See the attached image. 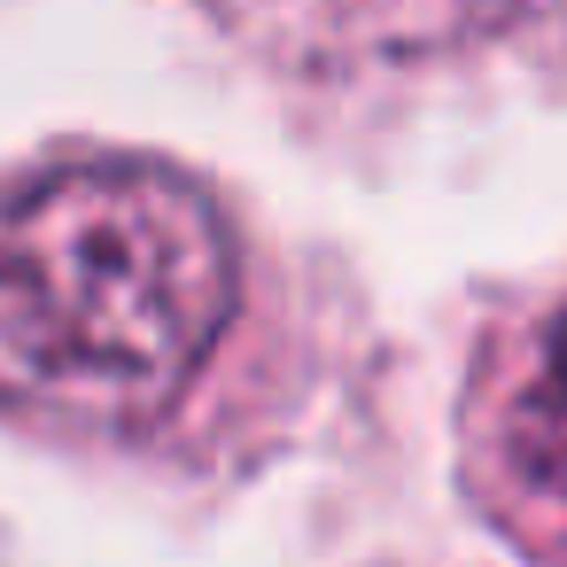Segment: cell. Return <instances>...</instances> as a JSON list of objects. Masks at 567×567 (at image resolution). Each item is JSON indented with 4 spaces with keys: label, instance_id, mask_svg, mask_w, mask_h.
I'll list each match as a JSON object with an SVG mask.
<instances>
[{
    "label": "cell",
    "instance_id": "7a4b0ae2",
    "mask_svg": "<svg viewBox=\"0 0 567 567\" xmlns=\"http://www.w3.org/2000/svg\"><path fill=\"white\" fill-rule=\"evenodd\" d=\"M497 458H505L513 513H528L544 536L567 544V319L544 334L536 365H528L520 389L505 396Z\"/></svg>",
    "mask_w": 567,
    "mask_h": 567
},
{
    "label": "cell",
    "instance_id": "6da1fadb",
    "mask_svg": "<svg viewBox=\"0 0 567 567\" xmlns=\"http://www.w3.org/2000/svg\"><path fill=\"white\" fill-rule=\"evenodd\" d=\"M234 319V241L156 164H79L0 203V404L63 427L164 420Z\"/></svg>",
    "mask_w": 567,
    "mask_h": 567
}]
</instances>
